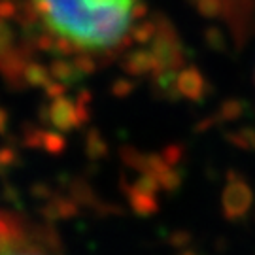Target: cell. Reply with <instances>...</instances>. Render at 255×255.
Listing matches in <instances>:
<instances>
[{
  "mask_svg": "<svg viewBox=\"0 0 255 255\" xmlns=\"http://www.w3.org/2000/svg\"><path fill=\"white\" fill-rule=\"evenodd\" d=\"M178 87L183 95L191 97V99H199L202 91V80H201V74L197 70H185L182 72V76L178 78Z\"/></svg>",
  "mask_w": 255,
  "mask_h": 255,
  "instance_id": "obj_4",
  "label": "cell"
},
{
  "mask_svg": "<svg viewBox=\"0 0 255 255\" xmlns=\"http://www.w3.org/2000/svg\"><path fill=\"white\" fill-rule=\"evenodd\" d=\"M225 210L227 216H237L246 212L248 202H250V193L242 183H233L225 193Z\"/></svg>",
  "mask_w": 255,
  "mask_h": 255,
  "instance_id": "obj_3",
  "label": "cell"
},
{
  "mask_svg": "<svg viewBox=\"0 0 255 255\" xmlns=\"http://www.w3.org/2000/svg\"><path fill=\"white\" fill-rule=\"evenodd\" d=\"M49 28L83 49L116 46L127 32L132 4L123 0H36Z\"/></svg>",
  "mask_w": 255,
  "mask_h": 255,
  "instance_id": "obj_1",
  "label": "cell"
},
{
  "mask_svg": "<svg viewBox=\"0 0 255 255\" xmlns=\"http://www.w3.org/2000/svg\"><path fill=\"white\" fill-rule=\"evenodd\" d=\"M123 2H128V4H134V0H123Z\"/></svg>",
  "mask_w": 255,
  "mask_h": 255,
  "instance_id": "obj_9",
  "label": "cell"
},
{
  "mask_svg": "<svg viewBox=\"0 0 255 255\" xmlns=\"http://www.w3.org/2000/svg\"><path fill=\"white\" fill-rule=\"evenodd\" d=\"M51 74H53L55 78H59V80H63L66 83H72L78 80V76H80V68H78V64L76 63H68V61H57L53 63V68H51Z\"/></svg>",
  "mask_w": 255,
  "mask_h": 255,
  "instance_id": "obj_6",
  "label": "cell"
},
{
  "mask_svg": "<svg viewBox=\"0 0 255 255\" xmlns=\"http://www.w3.org/2000/svg\"><path fill=\"white\" fill-rule=\"evenodd\" d=\"M153 66H157V59L149 51H138V53L130 55L127 63V68L134 74H144L147 70H151Z\"/></svg>",
  "mask_w": 255,
  "mask_h": 255,
  "instance_id": "obj_5",
  "label": "cell"
},
{
  "mask_svg": "<svg viewBox=\"0 0 255 255\" xmlns=\"http://www.w3.org/2000/svg\"><path fill=\"white\" fill-rule=\"evenodd\" d=\"M27 78H28V82H32V85H47V82H49V74H47L46 68H42L40 64L28 66Z\"/></svg>",
  "mask_w": 255,
  "mask_h": 255,
  "instance_id": "obj_7",
  "label": "cell"
},
{
  "mask_svg": "<svg viewBox=\"0 0 255 255\" xmlns=\"http://www.w3.org/2000/svg\"><path fill=\"white\" fill-rule=\"evenodd\" d=\"M4 127H6V114L0 110V130H2Z\"/></svg>",
  "mask_w": 255,
  "mask_h": 255,
  "instance_id": "obj_8",
  "label": "cell"
},
{
  "mask_svg": "<svg viewBox=\"0 0 255 255\" xmlns=\"http://www.w3.org/2000/svg\"><path fill=\"white\" fill-rule=\"evenodd\" d=\"M80 108L82 106H76L74 102L66 101V99H57L55 104L49 110V116H51V121L57 128L61 130H70L76 125H80Z\"/></svg>",
  "mask_w": 255,
  "mask_h": 255,
  "instance_id": "obj_2",
  "label": "cell"
}]
</instances>
